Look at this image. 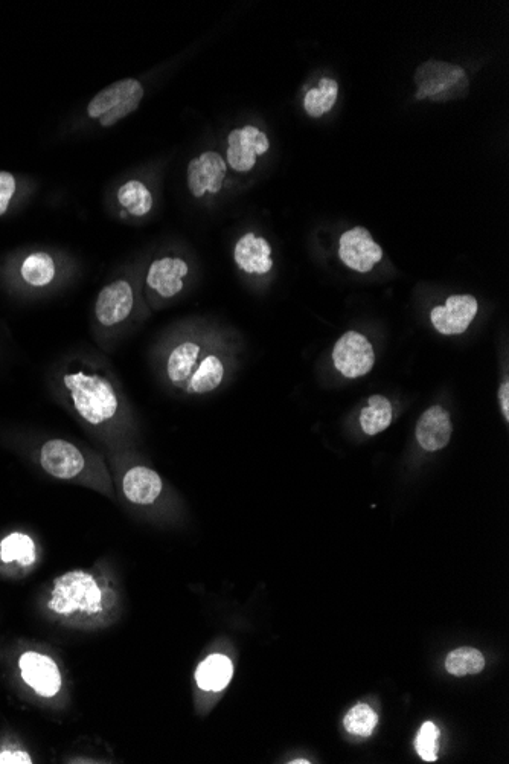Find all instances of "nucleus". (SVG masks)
<instances>
[{
  "label": "nucleus",
  "instance_id": "1",
  "mask_svg": "<svg viewBox=\"0 0 509 764\" xmlns=\"http://www.w3.org/2000/svg\"><path fill=\"white\" fill-rule=\"evenodd\" d=\"M63 385L75 411L90 426L109 423L121 411V394L103 371L86 365L66 373Z\"/></svg>",
  "mask_w": 509,
  "mask_h": 764
},
{
  "label": "nucleus",
  "instance_id": "2",
  "mask_svg": "<svg viewBox=\"0 0 509 764\" xmlns=\"http://www.w3.org/2000/svg\"><path fill=\"white\" fill-rule=\"evenodd\" d=\"M49 609L55 614L98 615L103 612V592L97 580L84 571H72L55 578Z\"/></svg>",
  "mask_w": 509,
  "mask_h": 764
},
{
  "label": "nucleus",
  "instance_id": "3",
  "mask_svg": "<svg viewBox=\"0 0 509 764\" xmlns=\"http://www.w3.org/2000/svg\"><path fill=\"white\" fill-rule=\"evenodd\" d=\"M417 84V100H429L432 103H445L467 95V72L455 63L429 60L415 72L413 78Z\"/></svg>",
  "mask_w": 509,
  "mask_h": 764
},
{
  "label": "nucleus",
  "instance_id": "4",
  "mask_svg": "<svg viewBox=\"0 0 509 764\" xmlns=\"http://www.w3.org/2000/svg\"><path fill=\"white\" fill-rule=\"evenodd\" d=\"M142 98L144 86L135 78H127L113 83L95 95L87 106V115L89 118L98 119L103 127H112L138 110Z\"/></svg>",
  "mask_w": 509,
  "mask_h": 764
},
{
  "label": "nucleus",
  "instance_id": "5",
  "mask_svg": "<svg viewBox=\"0 0 509 764\" xmlns=\"http://www.w3.org/2000/svg\"><path fill=\"white\" fill-rule=\"evenodd\" d=\"M333 362L346 379H359L374 368V347L359 331H348L334 345Z\"/></svg>",
  "mask_w": 509,
  "mask_h": 764
},
{
  "label": "nucleus",
  "instance_id": "6",
  "mask_svg": "<svg viewBox=\"0 0 509 764\" xmlns=\"http://www.w3.org/2000/svg\"><path fill=\"white\" fill-rule=\"evenodd\" d=\"M339 258L346 267L368 273L383 260V249L363 226L343 232L339 240Z\"/></svg>",
  "mask_w": 509,
  "mask_h": 764
},
{
  "label": "nucleus",
  "instance_id": "7",
  "mask_svg": "<svg viewBox=\"0 0 509 764\" xmlns=\"http://www.w3.org/2000/svg\"><path fill=\"white\" fill-rule=\"evenodd\" d=\"M269 148L270 142L266 133L255 126L232 130L228 136L226 164L238 173H249L257 165L258 156L266 155Z\"/></svg>",
  "mask_w": 509,
  "mask_h": 764
},
{
  "label": "nucleus",
  "instance_id": "8",
  "mask_svg": "<svg viewBox=\"0 0 509 764\" xmlns=\"http://www.w3.org/2000/svg\"><path fill=\"white\" fill-rule=\"evenodd\" d=\"M479 304L471 295H452L444 305H438L430 313V321L439 334L456 336L465 333L476 318Z\"/></svg>",
  "mask_w": 509,
  "mask_h": 764
},
{
  "label": "nucleus",
  "instance_id": "9",
  "mask_svg": "<svg viewBox=\"0 0 509 764\" xmlns=\"http://www.w3.org/2000/svg\"><path fill=\"white\" fill-rule=\"evenodd\" d=\"M135 292L127 280L107 284L95 302V318L103 327H115L132 315Z\"/></svg>",
  "mask_w": 509,
  "mask_h": 764
},
{
  "label": "nucleus",
  "instance_id": "10",
  "mask_svg": "<svg viewBox=\"0 0 509 764\" xmlns=\"http://www.w3.org/2000/svg\"><path fill=\"white\" fill-rule=\"evenodd\" d=\"M228 164L217 151H205L188 165V187L197 199L206 193L217 194L223 188Z\"/></svg>",
  "mask_w": 509,
  "mask_h": 764
},
{
  "label": "nucleus",
  "instance_id": "11",
  "mask_svg": "<svg viewBox=\"0 0 509 764\" xmlns=\"http://www.w3.org/2000/svg\"><path fill=\"white\" fill-rule=\"evenodd\" d=\"M40 464L54 478L74 479L86 467V458L75 444L65 440H51L43 444Z\"/></svg>",
  "mask_w": 509,
  "mask_h": 764
},
{
  "label": "nucleus",
  "instance_id": "12",
  "mask_svg": "<svg viewBox=\"0 0 509 764\" xmlns=\"http://www.w3.org/2000/svg\"><path fill=\"white\" fill-rule=\"evenodd\" d=\"M22 678L39 696L54 697L61 688L57 664L49 656L36 652L22 655L19 662Z\"/></svg>",
  "mask_w": 509,
  "mask_h": 764
},
{
  "label": "nucleus",
  "instance_id": "13",
  "mask_svg": "<svg viewBox=\"0 0 509 764\" xmlns=\"http://www.w3.org/2000/svg\"><path fill=\"white\" fill-rule=\"evenodd\" d=\"M189 267L185 260L176 257L157 258L147 272L148 289L161 298H174L183 290V280Z\"/></svg>",
  "mask_w": 509,
  "mask_h": 764
},
{
  "label": "nucleus",
  "instance_id": "14",
  "mask_svg": "<svg viewBox=\"0 0 509 764\" xmlns=\"http://www.w3.org/2000/svg\"><path fill=\"white\" fill-rule=\"evenodd\" d=\"M415 432L418 443L424 450L438 452L452 440V418L441 406H432L421 415Z\"/></svg>",
  "mask_w": 509,
  "mask_h": 764
},
{
  "label": "nucleus",
  "instance_id": "15",
  "mask_svg": "<svg viewBox=\"0 0 509 764\" xmlns=\"http://www.w3.org/2000/svg\"><path fill=\"white\" fill-rule=\"evenodd\" d=\"M272 246L260 235H243L235 244L234 258L237 266L249 275H266L272 270Z\"/></svg>",
  "mask_w": 509,
  "mask_h": 764
},
{
  "label": "nucleus",
  "instance_id": "16",
  "mask_svg": "<svg viewBox=\"0 0 509 764\" xmlns=\"http://www.w3.org/2000/svg\"><path fill=\"white\" fill-rule=\"evenodd\" d=\"M161 476L148 467H132L122 478V493L132 504L150 505L162 493Z\"/></svg>",
  "mask_w": 509,
  "mask_h": 764
},
{
  "label": "nucleus",
  "instance_id": "17",
  "mask_svg": "<svg viewBox=\"0 0 509 764\" xmlns=\"http://www.w3.org/2000/svg\"><path fill=\"white\" fill-rule=\"evenodd\" d=\"M200 354L202 347L196 342L186 341L174 347L167 359V377L171 385L186 389L202 360Z\"/></svg>",
  "mask_w": 509,
  "mask_h": 764
},
{
  "label": "nucleus",
  "instance_id": "18",
  "mask_svg": "<svg viewBox=\"0 0 509 764\" xmlns=\"http://www.w3.org/2000/svg\"><path fill=\"white\" fill-rule=\"evenodd\" d=\"M234 675V665L225 655H211L199 665L196 671V681L202 690H225Z\"/></svg>",
  "mask_w": 509,
  "mask_h": 764
},
{
  "label": "nucleus",
  "instance_id": "19",
  "mask_svg": "<svg viewBox=\"0 0 509 764\" xmlns=\"http://www.w3.org/2000/svg\"><path fill=\"white\" fill-rule=\"evenodd\" d=\"M225 374L226 368L223 360L215 354H208L200 360L196 373L189 380L185 391L197 395L209 394V392L220 388L221 383L225 380Z\"/></svg>",
  "mask_w": 509,
  "mask_h": 764
},
{
  "label": "nucleus",
  "instance_id": "20",
  "mask_svg": "<svg viewBox=\"0 0 509 764\" xmlns=\"http://www.w3.org/2000/svg\"><path fill=\"white\" fill-rule=\"evenodd\" d=\"M394 411H392L391 402L383 395H372L369 397L368 405L360 412V426L366 435L381 434L391 426Z\"/></svg>",
  "mask_w": 509,
  "mask_h": 764
},
{
  "label": "nucleus",
  "instance_id": "21",
  "mask_svg": "<svg viewBox=\"0 0 509 764\" xmlns=\"http://www.w3.org/2000/svg\"><path fill=\"white\" fill-rule=\"evenodd\" d=\"M339 97V83L333 78H321L319 86L311 87L304 97V109L311 118H321L330 112Z\"/></svg>",
  "mask_w": 509,
  "mask_h": 764
},
{
  "label": "nucleus",
  "instance_id": "22",
  "mask_svg": "<svg viewBox=\"0 0 509 764\" xmlns=\"http://www.w3.org/2000/svg\"><path fill=\"white\" fill-rule=\"evenodd\" d=\"M118 202L133 217L147 216L153 208V196L141 180H129L118 190Z\"/></svg>",
  "mask_w": 509,
  "mask_h": 764
},
{
  "label": "nucleus",
  "instance_id": "23",
  "mask_svg": "<svg viewBox=\"0 0 509 764\" xmlns=\"http://www.w3.org/2000/svg\"><path fill=\"white\" fill-rule=\"evenodd\" d=\"M0 559L4 563L17 562L20 566H31L37 559L36 545L26 534H10L0 543Z\"/></svg>",
  "mask_w": 509,
  "mask_h": 764
},
{
  "label": "nucleus",
  "instance_id": "24",
  "mask_svg": "<svg viewBox=\"0 0 509 764\" xmlns=\"http://www.w3.org/2000/svg\"><path fill=\"white\" fill-rule=\"evenodd\" d=\"M485 667L484 655L479 650L471 649V647H461V649L453 650L449 653L447 659H445V668L449 671L450 675L462 676L477 675L481 673Z\"/></svg>",
  "mask_w": 509,
  "mask_h": 764
},
{
  "label": "nucleus",
  "instance_id": "25",
  "mask_svg": "<svg viewBox=\"0 0 509 764\" xmlns=\"http://www.w3.org/2000/svg\"><path fill=\"white\" fill-rule=\"evenodd\" d=\"M22 277L29 286H48L55 277V263L51 255L45 252L29 255L22 264Z\"/></svg>",
  "mask_w": 509,
  "mask_h": 764
},
{
  "label": "nucleus",
  "instance_id": "26",
  "mask_svg": "<svg viewBox=\"0 0 509 764\" xmlns=\"http://www.w3.org/2000/svg\"><path fill=\"white\" fill-rule=\"evenodd\" d=\"M378 723V716L369 705L359 704L346 714L343 725L353 736L369 737Z\"/></svg>",
  "mask_w": 509,
  "mask_h": 764
},
{
  "label": "nucleus",
  "instance_id": "27",
  "mask_svg": "<svg viewBox=\"0 0 509 764\" xmlns=\"http://www.w3.org/2000/svg\"><path fill=\"white\" fill-rule=\"evenodd\" d=\"M439 731L432 722H426L421 726L417 737V752L424 761H436L438 758Z\"/></svg>",
  "mask_w": 509,
  "mask_h": 764
},
{
  "label": "nucleus",
  "instance_id": "28",
  "mask_svg": "<svg viewBox=\"0 0 509 764\" xmlns=\"http://www.w3.org/2000/svg\"><path fill=\"white\" fill-rule=\"evenodd\" d=\"M16 193V179L7 171H0V216H4Z\"/></svg>",
  "mask_w": 509,
  "mask_h": 764
},
{
  "label": "nucleus",
  "instance_id": "29",
  "mask_svg": "<svg viewBox=\"0 0 509 764\" xmlns=\"http://www.w3.org/2000/svg\"><path fill=\"white\" fill-rule=\"evenodd\" d=\"M33 760L29 757L28 752L20 751H4L0 754V764H31Z\"/></svg>",
  "mask_w": 509,
  "mask_h": 764
},
{
  "label": "nucleus",
  "instance_id": "30",
  "mask_svg": "<svg viewBox=\"0 0 509 764\" xmlns=\"http://www.w3.org/2000/svg\"><path fill=\"white\" fill-rule=\"evenodd\" d=\"M499 402L500 408H502L503 417L505 420H509V382L506 380L499 389Z\"/></svg>",
  "mask_w": 509,
  "mask_h": 764
},
{
  "label": "nucleus",
  "instance_id": "31",
  "mask_svg": "<svg viewBox=\"0 0 509 764\" xmlns=\"http://www.w3.org/2000/svg\"><path fill=\"white\" fill-rule=\"evenodd\" d=\"M292 763H305V764H308V763H310V761H307V760H296V761H292Z\"/></svg>",
  "mask_w": 509,
  "mask_h": 764
}]
</instances>
